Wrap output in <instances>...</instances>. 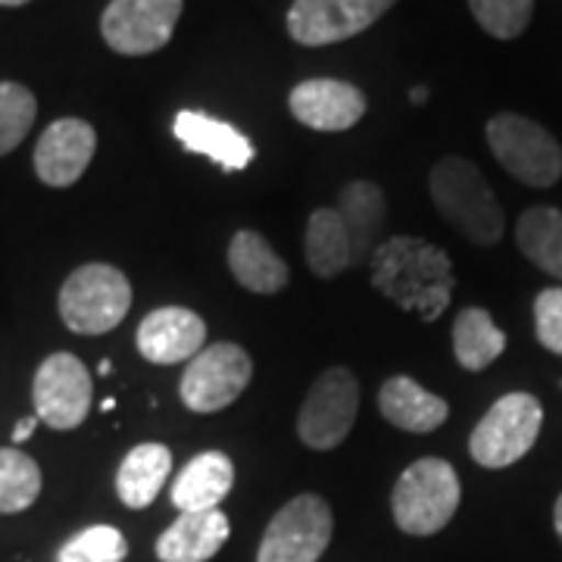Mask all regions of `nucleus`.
<instances>
[{"mask_svg":"<svg viewBox=\"0 0 562 562\" xmlns=\"http://www.w3.org/2000/svg\"><path fill=\"white\" fill-rule=\"evenodd\" d=\"M138 353L157 366L191 362L206 344V322L188 306H160L138 325Z\"/></svg>","mask_w":562,"mask_h":562,"instance_id":"2eb2a0df","label":"nucleus"},{"mask_svg":"<svg viewBox=\"0 0 562 562\" xmlns=\"http://www.w3.org/2000/svg\"><path fill=\"white\" fill-rule=\"evenodd\" d=\"M303 250H306V266L316 279H335L344 269L357 266L347 225H344L341 213L335 206L313 210V216L306 222Z\"/></svg>","mask_w":562,"mask_h":562,"instance_id":"4be33fe9","label":"nucleus"},{"mask_svg":"<svg viewBox=\"0 0 562 562\" xmlns=\"http://www.w3.org/2000/svg\"><path fill=\"white\" fill-rule=\"evenodd\" d=\"M516 244L541 272L562 279V210L531 206L516 222Z\"/></svg>","mask_w":562,"mask_h":562,"instance_id":"393cba45","label":"nucleus"},{"mask_svg":"<svg viewBox=\"0 0 562 562\" xmlns=\"http://www.w3.org/2000/svg\"><path fill=\"white\" fill-rule=\"evenodd\" d=\"M128 557V543L113 525H91L69 543H63L57 562H122Z\"/></svg>","mask_w":562,"mask_h":562,"instance_id":"c85d7f7f","label":"nucleus"},{"mask_svg":"<svg viewBox=\"0 0 562 562\" xmlns=\"http://www.w3.org/2000/svg\"><path fill=\"white\" fill-rule=\"evenodd\" d=\"M172 135L184 144V150L201 154L206 160L222 166L225 172H241L257 157L247 135H241L228 122L206 116L201 110H181L172 120Z\"/></svg>","mask_w":562,"mask_h":562,"instance_id":"dca6fc26","label":"nucleus"},{"mask_svg":"<svg viewBox=\"0 0 562 562\" xmlns=\"http://www.w3.org/2000/svg\"><path fill=\"white\" fill-rule=\"evenodd\" d=\"M291 116L313 132H347L366 116V94L341 79H306L291 98Z\"/></svg>","mask_w":562,"mask_h":562,"instance_id":"4468645a","label":"nucleus"},{"mask_svg":"<svg viewBox=\"0 0 562 562\" xmlns=\"http://www.w3.org/2000/svg\"><path fill=\"white\" fill-rule=\"evenodd\" d=\"M541 425L543 406L535 394H506L475 425L469 438V453L484 469H506L538 443Z\"/></svg>","mask_w":562,"mask_h":562,"instance_id":"423d86ee","label":"nucleus"},{"mask_svg":"<svg viewBox=\"0 0 562 562\" xmlns=\"http://www.w3.org/2000/svg\"><path fill=\"white\" fill-rule=\"evenodd\" d=\"M360 409V382L350 369L331 366L313 382L297 416V435L310 450H335L350 435Z\"/></svg>","mask_w":562,"mask_h":562,"instance_id":"6e6552de","label":"nucleus"},{"mask_svg":"<svg viewBox=\"0 0 562 562\" xmlns=\"http://www.w3.org/2000/svg\"><path fill=\"white\" fill-rule=\"evenodd\" d=\"M41 494L38 462L16 447H0V513H22Z\"/></svg>","mask_w":562,"mask_h":562,"instance_id":"a878e982","label":"nucleus"},{"mask_svg":"<svg viewBox=\"0 0 562 562\" xmlns=\"http://www.w3.org/2000/svg\"><path fill=\"white\" fill-rule=\"evenodd\" d=\"M110 369H113V362H110V360H103V362H101V375H106V372H110Z\"/></svg>","mask_w":562,"mask_h":562,"instance_id":"c9c22d12","label":"nucleus"},{"mask_svg":"<svg viewBox=\"0 0 562 562\" xmlns=\"http://www.w3.org/2000/svg\"><path fill=\"white\" fill-rule=\"evenodd\" d=\"M331 509L319 494L288 501L262 535L257 562H316L331 541Z\"/></svg>","mask_w":562,"mask_h":562,"instance_id":"1a4fd4ad","label":"nucleus"},{"mask_svg":"<svg viewBox=\"0 0 562 562\" xmlns=\"http://www.w3.org/2000/svg\"><path fill=\"white\" fill-rule=\"evenodd\" d=\"M184 0H110L101 16V35L110 50L122 57H147L162 50Z\"/></svg>","mask_w":562,"mask_h":562,"instance_id":"9b49d317","label":"nucleus"},{"mask_svg":"<svg viewBox=\"0 0 562 562\" xmlns=\"http://www.w3.org/2000/svg\"><path fill=\"white\" fill-rule=\"evenodd\" d=\"M379 409H382V416L394 428L413 431V435H431L450 416L447 401L438 397V394H431V391H425L409 375H394V379H387L382 384Z\"/></svg>","mask_w":562,"mask_h":562,"instance_id":"6ab92c4d","label":"nucleus"},{"mask_svg":"<svg viewBox=\"0 0 562 562\" xmlns=\"http://www.w3.org/2000/svg\"><path fill=\"white\" fill-rule=\"evenodd\" d=\"M60 319L76 335H106L132 310V284L110 262L79 266L60 288Z\"/></svg>","mask_w":562,"mask_h":562,"instance_id":"20e7f679","label":"nucleus"},{"mask_svg":"<svg viewBox=\"0 0 562 562\" xmlns=\"http://www.w3.org/2000/svg\"><path fill=\"white\" fill-rule=\"evenodd\" d=\"M113 406H116V401H113V397H106V401L101 403V409H103V413H110V409H113Z\"/></svg>","mask_w":562,"mask_h":562,"instance_id":"f704fd0d","label":"nucleus"},{"mask_svg":"<svg viewBox=\"0 0 562 562\" xmlns=\"http://www.w3.org/2000/svg\"><path fill=\"white\" fill-rule=\"evenodd\" d=\"M98 132L85 120H57L44 128L35 147V172L47 188H69L94 160Z\"/></svg>","mask_w":562,"mask_h":562,"instance_id":"ddd939ff","label":"nucleus"},{"mask_svg":"<svg viewBox=\"0 0 562 562\" xmlns=\"http://www.w3.org/2000/svg\"><path fill=\"white\" fill-rule=\"evenodd\" d=\"M469 10L491 38L513 41L528 29L535 0H469Z\"/></svg>","mask_w":562,"mask_h":562,"instance_id":"cd10ccee","label":"nucleus"},{"mask_svg":"<svg viewBox=\"0 0 562 562\" xmlns=\"http://www.w3.org/2000/svg\"><path fill=\"white\" fill-rule=\"evenodd\" d=\"M409 101H413V103L428 101V88H413V91H409Z\"/></svg>","mask_w":562,"mask_h":562,"instance_id":"473e14b6","label":"nucleus"},{"mask_svg":"<svg viewBox=\"0 0 562 562\" xmlns=\"http://www.w3.org/2000/svg\"><path fill=\"white\" fill-rule=\"evenodd\" d=\"M462 487L457 469L447 460L425 457L416 460L403 472L394 494H391V513L401 531L413 538L438 535L460 509Z\"/></svg>","mask_w":562,"mask_h":562,"instance_id":"7ed1b4c3","label":"nucleus"},{"mask_svg":"<svg viewBox=\"0 0 562 562\" xmlns=\"http://www.w3.org/2000/svg\"><path fill=\"white\" fill-rule=\"evenodd\" d=\"M38 116L35 94L20 81H0V157L20 147Z\"/></svg>","mask_w":562,"mask_h":562,"instance_id":"bb28decb","label":"nucleus"},{"mask_svg":"<svg viewBox=\"0 0 562 562\" xmlns=\"http://www.w3.org/2000/svg\"><path fill=\"white\" fill-rule=\"evenodd\" d=\"M22 3H29V0H0V7H22Z\"/></svg>","mask_w":562,"mask_h":562,"instance_id":"72a5a7b5","label":"nucleus"},{"mask_svg":"<svg viewBox=\"0 0 562 562\" xmlns=\"http://www.w3.org/2000/svg\"><path fill=\"white\" fill-rule=\"evenodd\" d=\"M94 384L88 366L76 353H50L32 382L35 416L57 431H72L91 413Z\"/></svg>","mask_w":562,"mask_h":562,"instance_id":"9d476101","label":"nucleus"},{"mask_svg":"<svg viewBox=\"0 0 562 562\" xmlns=\"http://www.w3.org/2000/svg\"><path fill=\"white\" fill-rule=\"evenodd\" d=\"M228 269L235 281L254 294H279L291 281L288 262L254 228L235 232V238L228 241Z\"/></svg>","mask_w":562,"mask_h":562,"instance_id":"412c9836","label":"nucleus"},{"mask_svg":"<svg viewBox=\"0 0 562 562\" xmlns=\"http://www.w3.org/2000/svg\"><path fill=\"white\" fill-rule=\"evenodd\" d=\"M172 472V453L166 443H138L125 453L116 472V494L128 509H147L157 501Z\"/></svg>","mask_w":562,"mask_h":562,"instance_id":"5701e85b","label":"nucleus"},{"mask_svg":"<svg viewBox=\"0 0 562 562\" xmlns=\"http://www.w3.org/2000/svg\"><path fill=\"white\" fill-rule=\"evenodd\" d=\"M487 144L503 169L528 188H553L562 179L560 140L528 116H494L487 122Z\"/></svg>","mask_w":562,"mask_h":562,"instance_id":"39448f33","label":"nucleus"},{"mask_svg":"<svg viewBox=\"0 0 562 562\" xmlns=\"http://www.w3.org/2000/svg\"><path fill=\"white\" fill-rule=\"evenodd\" d=\"M535 335L541 347L562 357V288H547L535 297Z\"/></svg>","mask_w":562,"mask_h":562,"instance_id":"c756f323","label":"nucleus"},{"mask_svg":"<svg viewBox=\"0 0 562 562\" xmlns=\"http://www.w3.org/2000/svg\"><path fill=\"white\" fill-rule=\"evenodd\" d=\"M38 416H29V419H22L16 428H13V443H22L32 438V431H35V425H38Z\"/></svg>","mask_w":562,"mask_h":562,"instance_id":"7c9ffc66","label":"nucleus"},{"mask_svg":"<svg viewBox=\"0 0 562 562\" xmlns=\"http://www.w3.org/2000/svg\"><path fill=\"white\" fill-rule=\"evenodd\" d=\"M394 3L397 0H294L288 10V35L303 47L357 38Z\"/></svg>","mask_w":562,"mask_h":562,"instance_id":"f8f14e48","label":"nucleus"},{"mask_svg":"<svg viewBox=\"0 0 562 562\" xmlns=\"http://www.w3.org/2000/svg\"><path fill=\"white\" fill-rule=\"evenodd\" d=\"M506 350V335L482 306H465L453 319V357L465 372H482Z\"/></svg>","mask_w":562,"mask_h":562,"instance_id":"b1692460","label":"nucleus"},{"mask_svg":"<svg viewBox=\"0 0 562 562\" xmlns=\"http://www.w3.org/2000/svg\"><path fill=\"white\" fill-rule=\"evenodd\" d=\"M372 288L422 322H435L453 294V262L438 244L397 235L372 254Z\"/></svg>","mask_w":562,"mask_h":562,"instance_id":"f257e3e1","label":"nucleus"},{"mask_svg":"<svg viewBox=\"0 0 562 562\" xmlns=\"http://www.w3.org/2000/svg\"><path fill=\"white\" fill-rule=\"evenodd\" d=\"M235 484V465L232 460L210 450L198 453L179 472V479L172 482V506L181 513H206V509H220V503L228 497Z\"/></svg>","mask_w":562,"mask_h":562,"instance_id":"aec40b11","label":"nucleus"},{"mask_svg":"<svg viewBox=\"0 0 562 562\" xmlns=\"http://www.w3.org/2000/svg\"><path fill=\"white\" fill-rule=\"evenodd\" d=\"M428 191L441 220L450 222L465 241L494 247L503 238L501 203L475 162L443 157L428 176Z\"/></svg>","mask_w":562,"mask_h":562,"instance_id":"f03ea898","label":"nucleus"},{"mask_svg":"<svg viewBox=\"0 0 562 562\" xmlns=\"http://www.w3.org/2000/svg\"><path fill=\"white\" fill-rule=\"evenodd\" d=\"M347 235L353 244V262L372 260V254L382 247L384 222H387V201H384L382 188L375 181L357 179L350 181L338 198V206Z\"/></svg>","mask_w":562,"mask_h":562,"instance_id":"a211bd4d","label":"nucleus"},{"mask_svg":"<svg viewBox=\"0 0 562 562\" xmlns=\"http://www.w3.org/2000/svg\"><path fill=\"white\" fill-rule=\"evenodd\" d=\"M553 525H557V535H560L562 541V494L560 501H557V506H553Z\"/></svg>","mask_w":562,"mask_h":562,"instance_id":"2f4dec72","label":"nucleus"},{"mask_svg":"<svg viewBox=\"0 0 562 562\" xmlns=\"http://www.w3.org/2000/svg\"><path fill=\"white\" fill-rule=\"evenodd\" d=\"M228 516L222 509L206 513H181L157 538L160 562H210L228 541Z\"/></svg>","mask_w":562,"mask_h":562,"instance_id":"f3484780","label":"nucleus"},{"mask_svg":"<svg viewBox=\"0 0 562 562\" xmlns=\"http://www.w3.org/2000/svg\"><path fill=\"white\" fill-rule=\"evenodd\" d=\"M254 379L250 353L232 341L203 347L181 375V403L191 413H220L241 397Z\"/></svg>","mask_w":562,"mask_h":562,"instance_id":"0eeeda50","label":"nucleus"}]
</instances>
